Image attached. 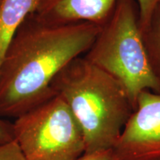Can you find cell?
<instances>
[{
    "mask_svg": "<svg viewBox=\"0 0 160 160\" xmlns=\"http://www.w3.org/2000/svg\"><path fill=\"white\" fill-rule=\"evenodd\" d=\"M100 28L91 22L50 25L30 15L0 65V117L17 118L54 95L53 79L91 48Z\"/></svg>",
    "mask_w": 160,
    "mask_h": 160,
    "instance_id": "1",
    "label": "cell"
},
{
    "mask_svg": "<svg viewBox=\"0 0 160 160\" xmlns=\"http://www.w3.org/2000/svg\"><path fill=\"white\" fill-rule=\"evenodd\" d=\"M51 88L79 124L85 154L112 150L134 111L122 84L81 56L56 76Z\"/></svg>",
    "mask_w": 160,
    "mask_h": 160,
    "instance_id": "2",
    "label": "cell"
},
{
    "mask_svg": "<svg viewBox=\"0 0 160 160\" xmlns=\"http://www.w3.org/2000/svg\"><path fill=\"white\" fill-rule=\"evenodd\" d=\"M84 57L122 84L134 109L141 92L160 93L140 29L137 0H118Z\"/></svg>",
    "mask_w": 160,
    "mask_h": 160,
    "instance_id": "3",
    "label": "cell"
},
{
    "mask_svg": "<svg viewBox=\"0 0 160 160\" xmlns=\"http://www.w3.org/2000/svg\"><path fill=\"white\" fill-rule=\"evenodd\" d=\"M13 125L27 160H77L85 153L79 124L57 93L16 118Z\"/></svg>",
    "mask_w": 160,
    "mask_h": 160,
    "instance_id": "4",
    "label": "cell"
},
{
    "mask_svg": "<svg viewBox=\"0 0 160 160\" xmlns=\"http://www.w3.org/2000/svg\"><path fill=\"white\" fill-rule=\"evenodd\" d=\"M117 160L160 159V93L144 91L112 148Z\"/></svg>",
    "mask_w": 160,
    "mask_h": 160,
    "instance_id": "5",
    "label": "cell"
},
{
    "mask_svg": "<svg viewBox=\"0 0 160 160\" xmlns=\"http://www.w3.org/2000/svg\"><path fill=\"white\" fill-rule=\"evenodd\" d=\"M118 0H39L33 14L50 25L91 22L102 26Z\"/></svg>",
    "mask_w": 160,
    "mask_h": 160,
    "instance_id": "6",
    "label": "cell"
},
{
    "mask_svg": "<svg viewBox=\"0 0 160 160\" xmlns=\"http://www.w3.org/2000/svg\"><path fill=\"white\" fill-rule=\"evenodd\" d=\"M39 0H2L0 5V65L18 28L33 14Z\"/></svg>",
    "mask_w": 160,
    "mask_h": 160,
    "instance_id": "7",
    "label": "cell"
},
{
    "mask_svg": "<svg viewBox=\"0 0 160 160\" xmlns=\"http://www.w3.org/2000/svg\"><path fill=\"white\" fill-rule=\"evenodd\" d=\"M141 32L151 68L160 82V2Z\"/></svg>",
    "mask_w": 160,
    "mask_h": 160,
    "instance_id": "8",
    "label": "cell"
},
{
    "mask_svg": "<svg viewBox=\"0 0 160 160\" xmlns=\"http://www.w3.org/2000/svg\"><path fill=\"white\" fill-rule=\"evenodd\" d=\"M0 160H27L15 140L0 145Z\"/></svg>",
    "mask_w": 160,
    "mask_h": 160,
    "instance_id": "9",
    "label": "cell"
},
{
    "mask_svg": "<svg viewBox=\"0 0 160 160\" xmlns=\"http://www.w3.org/2000/svg\"><path fill=\"white\" fill-rule=\"evenodd\" d=\"M139 13L140 29H142L148 22L151 16L160 0H137Z\"/></svg>",
    "mask_w": 160,
    "mask_h": 160,
    "instance_id": "10",
    "label": "cell"
},
{
    "mask_svg": "<svg viewBox=\"0 0 160 160\" xmlns=\"http://www.w3.org/2000/svg\"><path fill=\"white\" fill-rule=\"evenodd\" d=\"M14 140L13 123L0 117V145Z\"/></svg>",
    "mask_w": 160,
    "mask_h": 160,
    "instance_id": "11",
    "label": "cell"
},
{
    "mask_svg": "<svg viewBox=\"0 0 160 160\" xmlns=\"http://www.w3.org/2000/svg\"><path fill=\"white\" fill-rule=\"evenodd\" d=\"M77 160H117L112 150L92 154H84Z\"/></svg>",
    "mask_w": 160,
    "mask_h": 160,
    "instance_id": "12",
    "label": "cell"
},
{
    "mask_svg": "<svg viewBox=\"0 0 160 160\" xmlns=\"http://www.w3.org/2000/svg\"><path fill=\"white\" fill-rule=\"evenodd\" d=\"M2 0H0V5H1V4H2Z\"/></svg>",
    "mask_w": 160,
    "mask_h": 160,
    "instance_id": "13",
    "label": "cell"
},
{
    "mask_svg": "<svg viewBox=\"0 0 160 160\" xmlns=\"http://www.w3.org/2000/svg\"><path fill=\"white\" fill-rule=\"evenodd\" d=\"M155 160H160V159H155Z\"/></svg>",
    "mask_w": 160,
    "mask_h": 160,
    "instance_id": "14",
    "label": "cell"
}]
</instances>
